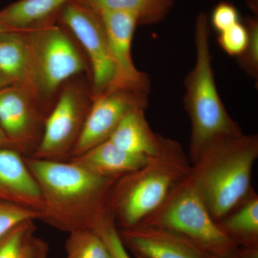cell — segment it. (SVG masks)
<instances>
[{"label": "cell", "instance_id": "1", "mask_svg": "<svg viewBox=\"0 0 258 258\" xmlns=\"http://www.w3.org/2000/svg\"><path fill=\"white\" fill-rule=\"evenodd\" d=\"M41 194L40 221L70 232L93 230L109 214V199L118 179L93 174L71 161L25 157Z\"/></svg>", "mask_w": 258, "mask_h": 258}, {"label": "cell", "instance_id": "2", "mask_svg": "<svg viewBox=\"0 0 258 258\" xmlns=\"http://www.w3.org/2000/svg\"><path fill=\"white\" fill-rule=\"evenodd\" d=\"M257 158V135L242 134L211 144L191 164L190 178L217 223L255 191L252 174Z\"/></svg>", "mask_w": 258, "mask_h": 258}, {"label": "cell", "instance_id": "3", "mask_svg": "<svg viewBox=\"0 0 258 258\" xmlns=\"http://www.w3.org/2000/svg\"><path fill=\"white\" fill-rule=\"evenodd\" d=\"M191 168L181 146L164 138L159 155L113 185L109 209L117 227L132 228L143 223L189 175Z\"/></svg>", "mask_w": 258, "mask_h": 258}, {"label": "cell", "instance_id": "4", "mask_svg": "<svg viewBox=\"0 0 258 258\" xmlns=\"http://www.w3.org/2000/svg\"><path fill=\"white\" fill-rule=\"evenodd\" d=\"M196 62L185 79L184 105L191 122L189 160L192 164L211 144L238 136L242 130L231 118L215 83L210 46V28L205 14L199 15L195 31Z\"/></svg>", "mask_w": 258, "mask_h": 258}, {"label": "cell", "instance_id": "5", "mask_svg": "<svg viewBox=\"0 0 258 258\" xmlns=\"http://www.w3.org/2000/svg\"><path fill=\"white\" fill-rule=\"evenodd\" d=\"M140 225L170 231L204 253L210 254V257L230 255L235 248V242L212 218L195 189L190 174Z\"/></svg>", "mask_w": 258, "mask_h": 258}, {"label": "cell", "instance_id": "6", "mask_svg": "<svg viewBox=\"0 0 258 258\" xmlns=\"http://www.w3.org/2000/svg\"><path fill=\"white\" fill-rule=\"evenodd\" d=\"M28 32L31 47L34 97L47 113L44 108L47 101L62 85L83 73L86 64L63 27L51 21Z\"/></svg>", "mask_w": 258, "mask_h": 258}, {"label": "cell", "instance_id": "7", "mask_svg": "<svg viewBox=\"0 0 258 258\" xmlns=\"http://www.w3.org/2000/svg\"><path fill=\"white\" fill-rule=\"evenodd\" d=\"M92 97L76 85L64 87L47 115L41 141L30 158L66 161L71 157L90 108Z\"/></svg>", "mask_w": 258, "mask_h": 258}, {"label": "cell", "instance_id": "8", "mask_svg": "<svg viewBox=\"0 0 258 258\" xmlns=\"http://www.w3.org/2000/svg\"><path fill=\"white\" fill-rule=\"evenodd\" d=\"M57 16L62 27L74 35L87 55L92 73V99L101 96L110 89L115 77L114 66L101 16L77 0L67 3Z\"/></svg>", "mask_w": 258, "mask_h": 258}, {"label": "cell", "instance_id": "9", "mask_svg": "<svg viewBox=\"0 0 258 258\" xmlns=\"http://www.w3.org/2000/svg\"><path fill=\"white\" fill-rule=\"evenodd\" d=\"M48 115L26 90L10 86L0 90V125L12 147L31 157L41 141Z\"/></svg>", "mask_w": 258, "mask_h": 258}, {"label": "cell", "instance_id": "10", "mask_svg": "<svg viewBox=\"0 0 258 258\" xmlns=\"http://www.w3.org/2000/svg\"><path fill=\"white\" fill-rule=\"evenodd\" d=\"M101 16L115 69V77L110 90H125L148 95L147 76L136 68L132 55V40L138 18L133 13L106 11Z\"/></svg>", "mask_w": 258, "mask_h": 258}, {"label": "cell", "instance_id": "11", "mask_svg": "<svg viewBox=\"0 0 258 258\" xmlns=\"http://www.w3.org/2000/svg\"><path fill=\"white\" fill-rule=\"evenodd\" d=\"M147 94L125 90H110L93 98L82 132L70 159L108 140L129 111L137 107L147 108Z\"/></svg>", "mask_w": 258, "mask_h": 258}, {"label": "cell", "instance_id": "12", "mask_svg": "<svg viewBox=\"0 0 258 258\" xmlns=\"http://www.w3.org/2000/svg\"><path fill=\"white\" fill-rule=\"evenodd\" d=\"M125 246L142 258H206L187 240L170 231L139 225L118 230Z\"/></svg>", "mask_w": 258, "mask_h": 258}, {"label": "cell", "instance_id": "13", "mask_svg": "<svg viewBox=\"0 0 258 258\" xmlns=\"http://www.w3.org/2000/svg\"><path fill=\"white\" fill-rule=\"evenodd\" d=\"M0 201L31 209L40 215L43 205L25 157L12 148L0 149Z\"/></svg>", "mask_w": 258, "mask_h": 258}, {"label": "cell", "instance_id": "14", "mask_svg": "<svg viewBox=\"0 0 258 258\" xmlns=\"http://www.w3.org/2000/svg\"><path fill=\"white\" fill-rule=\"evenodd\" d=\"M153 158L127 152L107 140L69 161L96 175L118 179L147 165Z\"/></svg>", "mask_w": 258, "mask_h": 258}, {"label": "cell", "instance_id": "15", "mask_svg": "<svg viewBox=\"0 0 258 258\" xmlns=\"http://www.w3.org/2000/svg\"><path fill=\"white\" fill-rule=\"evenodd\" d=\"M0 74L13 86L26 90L35 98L28 30H13L0 34Z\"/></svg>", "mask_w": 258, "mask_h": 258}, {"label": "cell", "instance_id": "16", "mask_svg": "<svg viewBox=\"0 0 258 258\" xmlns=\"http://www.w3.org/2000/svg\"><path fill=\"white\" fill-rule=\"evenodd\" d=\"M146 108L137 107L129 111L108 140L127 152L155 157L162 149L164 137L151 128L146 118Z\"/></svg>", "mask_w": 258, "mask_h": 258}, {"label": "cell", "instance_id": "17", "mask_svg": "<svg viewBox=\"0 0 258 258\" xmlns=\"http://www.w3.org/2000/svg\"><path fill=\"white\" fill-rule=\"evenodd\" d=\"M71 0H19L0 11V23L16 30H29L52 21Z\"/></svg>", "mask_w": 258, "mask_h": 258}, {"label": "cell", "instance_id": "18", "mask_svg": "<svg viewBox=\"0 0 258 258\" xmlns=\"http://www.w3.org/2000/svg\"><path fill=\"white\" fill-rule=\"evenodd\" d=\"M97 13L121 11L133 13L139 25L159 23L169 13L172 0H77Z\"/></svg>", "mask_w": 258, "mask_h": 258}, {"label": "cell", "instance_id": "19", "mask_svg": "<svg viewBox=\"0 0 258 258\" xmlns=\"http://www.w3.org/2000/svg\"><path fill=\"white\" fill-rule=\"evenodd\" d=\"M217 224L233 242L235 239H239L249 244L255 243L258 237L257 194L254 191L242 205Z\"/></svg>", "mask_w": 258, "mask_h": 258}, {"label": "cell", "instance_id": "20", "mask_svg": "<svg viewBox=\"0 0 258 258\" xmlns=\"http://www.w3.org/2000/svg\"><path fill=\"white\" fill-rule=\"evenodd\" d=\"M35 221L21 222L0 237V258H28L45 243L35 236Z\"/></svg>", "mask_w": 258, "mask_h": 258}, {"label": "cell", "instance_id": "21", "mask_svg": "<svg viewBox=\"0 0 258 258\" xmlns=\"http://www.w3.org/2000/svg\"><path fill=\"white\" fill-rule=\"evenodd\" d=\"M64 248L66 258H113L101 237L92 230L70 232Z\"/></svg>", "mask_w": 258, "mask_h": 258}, {"label": "cell", "instance_id": "22", "mask_svg": "<svg viewBox=\"0 0 258 258\" xmlns=\"http://www.w3.org/2000/svg\"><path fill=\"white\" fill-rule=\"evenodd\" d=\"M93 231L96 232L106 244L113 258H132L126 247L120 238L118 227L111 213L96 224Z\"/></svg>", "mask_w": 258, "mask_h": 258}, {"label": "cell", "instance_id": "23", "mask_svg": "<svg viewBox=\"0 0 258 258\" xmlns=\"http://www.w3.org/2000/svg\"><path fill=\"white\" fill-rule=\"evenodd\" d=\"M40 217V213L31 209L0 201V237L18 224L28 220L36 221Z\"/></svg>", "mask_w": 258, "mask_h": 258}, {"label": "cell", "instance_id": "24", "mask_svg": "<svg viewBox=\"0 0 258 258\" xmlns=\"http://www.w3.org/2000/svg\"><path fill=\"white\" fill-rule=\"evenodd\" d=\"M248 38L247 25L239 22L227 30L220 32L218 42L222 50L227 55L239 57L245 50Z\"/></svg>", "mask_w": 258, "mask_h": 258}, {"label": "cell", "instance_id": "25", "mask_svg": "<svg viewBox=\"0 0 258 258\" xmlns=\"http://www.w3.org/2000/svg\"><path fill=\"white\" fill-rule=\"evenodd\" d=\"M249 38L247 47L243 53L238 57L242 69L254 79L258 74V24L257 20H249L247 22Z\"/></svg>", "mask_w": 258, "mask_h": 258}, {"label": "cell", "instance_id": "26", "mask_svg": "<svg viewBox=\"0 0 258 258\" xmlns=\"http://www.w3.org/2000/svg\"><path fill=\"white\" fill-rule=\"evenodd\" d=\"M212 26L220 33L240 21V15L233 5L221 3L215 7L210 18Z\"/></svg>", "mask_w": 258, "mask_h": 258}, {"label": "cell", "instance_id": "27", "mask_svg": "<svg viewBox=\"0 0 258 258\" xmlns=\"http://www.w3.org/2000/svg\"><path fill=\"white\" fill-rule=\"evenodd\" d=\"M47 252H48V247L46 242L42 244L41 247H39L37 250H35L28 258H46Z\"/></svg>", "mask_w": 258, "mask_h": 258}, {"label": "cell", "instance_id": "28", "mask_svg": "<svg viewBox=\"0 0 258 258\" xmlns=\"http://www.w3.org/2000/svg\"><path fill=\"white\" fill-rule=\"evenodd\" d=\"M3 148H12V149H13L9 139L8 138L4 131L0 125V149H3Z\"/></svg>", "mask_w": 258, "mask_h": 258}, {"label": "cell", "instance_id": "29", "mask_svg": "<svg viewBox=\"0 0 258 258\" xmlns=\"http://www.w3.org/2000/svg\"><path fill=\"white\" fill-rule=\"evenodd\" d=\"M10 86H13V85L6 78H5L3 75L0 74V90Z\"/></svg>", "mask_w": 258, "mask_h": 258}, {"label": "cell", "instance_id": "30", "mask_svg": "<svg viewBox=\"0 0 258 258\" xmlns=\"http://www.w3.org/2000/svg\"><path fill=\"white\" fill-rule=\"evenodd\" d=\"M10 30H13V29L9 28L8 27L5 26V25H3V23H0V34L7 31H10Z\"/></svg>", "mask_w": 258, "mask_h": 258}, {"label": "cell", "instance_id": "31", "mask_svg": "<svg viewBox=\"0 0 258 258\" xmlns=\"http://www.w3.org/2000/svg\"><path fill=\"white\" fill-rule=\"evenodd\" d=\"M229 255H227V256H223V257H212V256H211V257H210V258H227V257H228Z\"/></svg>", "mask_w": 258, "mask_h": 258}, {"label": "cell", "instance_id": "32", "mask_svg": "<svg viewBox=\"0 0 258 258\" xmlns=\"http://www.w3.org/2000/svg\"><path fill=\"white\" fill-rule=\"evenodd\" d=\"M138 257V258H142V257Z\"/></svg>", "mask_w": 258, "mask_h": 258}]
</instances>
